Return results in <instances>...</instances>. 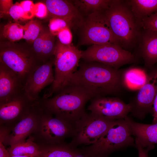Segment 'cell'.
Masks as SVG:
<instances>
[{
  "instance_id": "cell-15",
  "label": "cell",
  "mask_w": 157,
  "mask_h": 157,
  "mask_svg": "<svg viewBox=\"0 0 157 157\" xmlns=\"http://www.w3.org/2000/svg\"><path fill=\"white\" fill-rule=\"evenodd\" d=\"M35 101L29 100L23 92L0 103V125L12 130L28 114Z\"/></svg>"
},
{
  "instance_id": "cell-33",
  "label": "cell",
  "mask_w": 157,
  "mask_h": 157,
  "mask_svg": "<svg viewBox=\"0 0 157 157\" xmlns=\"http://www.w3.org/2000/svg\"><path fill=\"white\" fill-rule=\"evenodd\" d=\"M7 135V133L5 131H0V157H10L3 143Z\"/></svg>"
},
{
  "instance_id": "cell-20",
  "label": "cell",
  "mask_w": 157,
  "mask_h": 157,
  "mask_svg": "<svg viewBox=\"0 0 157 157\" xmlns=\"http://www.w3.org/2000/svg\"><path fill=\"white\" fill-rule=\"evenodd\" d=\"M38 157H83L79 149L66 143L60 144L39 145Z\"/></svg>"
},
{
  "instance_id": "cell-25",
  "label": "cell",
  "mask_w": 157,
  "mask_h": 157,
  "mask_svg": "<svg viewBox=\"0 0 157 157\" xmlns=\"http://www.w3.org/2000/svg\"><path fill=\"white\" fill-rule=\"evenodd\" d=\"M3 36L12 42L23 39L24 35L23 25L17 23H8L3 27Z\"/></svg>"
},
{
  "instance_id": "cell-8",
  "label": "cell",
  "mask_w": 157,
  "mask_h": 157,
  "mask_svg": "<svg viewBox=\"0 0 157 157\" xmlns=\"http://www.w3.org/2000/svg\"><path fill=\"white\" fill-rule=\"evenodd\" d=\"M103 13H91L83 19L79 25L81 27V44H116L120 45L112 32Z\"/></svg>"
},
{
  "instance_id": "cell-19",
  "label": "cell",
  "mask_w": 157,
  "mask_h": 157,
  "mask_svg": "<svg viewBox=\"0 0 157 157\" xmlns=\"http://www.w3.org/2000/svg\"><path fill=\"white\" fill-rule=\"evenodd\" d=\"M140 41L141 55L145 65L151 67L157 63V32L144 30Z\"/></svg>"
},
{
  "instance_id": "cell-24",
  "label": "cell",
  "mask_w": 157,
  "mask_h": 157,
  "mask_svg": "<svg viewBox=\"0 0 157 157\" xmlns=\"http://www.w3.org/2000/svg\"><path fill=\"white\" fill-rule=\"evenodd\" d=\"M147 74L142 70L130 68L124 70V79L126 87L139 89L145 83Z\"/></svg>"
},
{
  "instance_id": "cell-31",
  "label": "cell",
  "mask_w": 157,
  "mask_h": 157,
  "mask_svg": "<svg viewBox=\"0 0 157 157\" xmlns=\"http://www.w3.org/2000/svg\"><path fill=\"white\" fill-rule=\"evenodd\" d=\"M20 4L28 19H32L35 16V4L32 1L24 0L20 2Z\"/></svg>"
},
{
  "instance_id": "cell-36",
  "label": "cell",
  "mask_w": 157,
  "mask_h": 157,
  "mask_svg": "<svg viewBox=\"0 0 157 157\" xmlns=\"http://www.w3.org/2000/svg\"><path fill=\"white\" fill-rule=\"evenodd\" d=\"M153 123L157 122V92L155 96L153 105Z\"/></svg>"
},
{
  "instance_id": "cell-27",
  "label": "cell",
  "mask_w": 157,
  "mask_h": 157,
  "mask_svg": "<svg viewBox=\"0 0 157 157\" xmlns=\"http://www.w3.org/2000/svg\"><path fill=\"white\" fill-rule=\"evenodd\" d=\"M72 25L65 20L58 18H53L49 21V26L50 32L54 36L57 35L63 29Z\"/></svg>"
},
{
  "instance_id": "cell-34",
  "label": "cell",
  "mask_w": 157,
  "mask_h": 157,
  "mask_svg": "<svg viewBox=\"0 0 157 157\" xmlns=\"http://www.w3.org/2000/svg\"><path fill=\"white\" fill-rule=\"evenodd\" d=\"M135 147L138 150V157H149L148 152L149 151L153 149V148L151 147H144L136 138L135 139Z\"/></svg>"
},
{
  "instance_id": "cell-14",
  "label": "cell",
  "mask_w": 157,
  "mask_h": 157,
  "mask_svg": "<svg viewBox=\"0 0 157 157\" xmlns=\"http://www.w3.org/2000/svg\"><path fill=\"white\" fill-rule=\"evenodd\" d=\"M88 109L91 113L111 120L124 119L131 110L129 104L119 98L106 96L92 99Z\"/></svg>"
},
{
  "instance_id": "cell-13",
  "label": "cell",
  "mask_w": 157,
  "mask_h": 157,
  "mask_svg": "<svg viewBox=\"0 0 157 157\" xmlns=\"http://www.w3.org/2000/svg\"><path fill=\"white\" fill-rule=\"evenodd\" d=\"M53 59L38 65L28 76L23 90L27 97L33 101L39 100V95L45 87L51 85L54 79L53 68Z\"/></svg>"
},
{
  "instance_id": "cell-10",
  "label": "cell",
  "mask_w": 157,
  "mask_h": 157,
  "mask_svg": "<svg viewBox=\"0 0 157 157\" xmlns=\"http://www.w3.org/2000/svg\"><path fill=\"white\" fill-rule=\"evenodd\" d=\"M35 55L30 51L16 49L2 50L0 63L14 72L24 85L28 76L38 65Z\"/></svg>"
},
{
  "instance_id": "cell-12",
  "label": "cell",
  "mask_w": 157,
  "mask_h": 157,
  "mask_svg": "<svg viewBox=\"0 0 157 157\" xmlns=\"http://www.w3.org/2000/svg\"><path fill=\"white\" fill-rule=\"evenodd\" d=\"M40 99L35 101L28 114L14 127L3 142L5 146L23 142L36 131L44 110Z\"/></svg>"
},
{
  "instance_id": "cell-16",
  "label": "cell",
  "mask_w": 157,
  "mask_h": 157,
  "mask_svg": "<svg viewBox=\"0 0 157 157\" xmlns=\"http://www.w3.org/2000/svg\"><path fill=\"white\" fill-rule=\"evenodd\" d=\"M23 85L13 71L0 63V103L23 92Z\"/></svg>"
},
{
  "instance_id": "cell-32",
  "label": "cell",
  "mask_w": 157,
  "mask_h": 157,
  "mask_svg": "<svg viewBox=\"0 0 157 157\" xmlns=\"http://www.w3.org/2000/svg\"><path fill=\"white\" fill-rule=\"evenodd\" d=\"M49 13L47 7L45 3L39 2L35 4V16L40 18H43Z\"/></svg>"
},
{
  "instance_id": "cell-37",
  "label": "cell",
  "mask_w": 157,
  "mask_h": 157,
  "mask_svg": "<svg viewBox=\"0 0 157 157\" xmlns=\"http://www.w3.org/2000/svg\"><path fill=\"white\" fill-rule=\"evenodd\" d=\"M10 157H36L35 156L29 155H16V156H10Z\"/></svg>"
},
{
  "instance_id": "cell-23",
  "label": "cell",
  "mask_w": 157,
  "mask_h": 157,
  "mask_svg": "<svg viewBox=\"0 0 157 157\" xmlns=\"http://www.w3.org/2000/svg\"><path fill=\"white\" fill-rule=\"evenodd\" d=\"M113 0H78L73 1V4L79 11L85 13L103 12L108 9Z\"/></svg>"
},
{
  "instance_id": "cell-1",
  "label": "cell",
  "mask_w": 157,
  "mask_h": 157,
  "mask_svg": "<svg viewBox=\"0 0 157 157\" xmlns=\"http://www.w3.org/2000/svg\"><path fill=\"white\" fill-rule=\"evenodd\" d=\"M124 70L96 62L83 63L71 76L68 85L79 86L93 98L116 95L126 87Z\"/></svg>"
},
{
  "instance_id": "cell-29",
  "label": "cell",
  "mask_w": 157,
  "mask_h": 157,
  "mask_svg": "<svg viewBox=\"0 0 157 157\" xmlns=\"http://www.w3.org/2000/svg\"><path fill=\"white\" fill-rule=\"evenodd\" d=\"M141 28L157 32V11L139 23Z\"/></svg>"
},
{
  "instance_id": "cell-3",
  "label": "cell",
  "mask_w": 157,
  "mask_h": 157,
  "mask_svg": "<svg viewBox=\"0 0 157 157\" xmlns=\"http://www.w3.org/2000/svg\"><path fill=\"white\" fill-rule=\"evenodd\" d=\"M103 13L112 32L122 48L128 50L139 42L141 27L126 1L113 0Z\"/></svg>"
},
{
  "instance_id": "cell-35",
  "label": "cell",
  "mask_w": 157,
  "mask_h": 157,
  "mask_svg": "<svg viewBox=\"0 0 157 157\" xmlns=\"http://www.w3.org/2000/svg\"><path fill=\"white\" fill-rule=\"evenodd\" d=\"M13 4L12 0H0V15L8 14L11 7Z\"/></svg>"
},
{
  "instance_id": "cell-22",
  "label": "cell",
  "mask_w": 157,
  "mask_h": 157,
  "mask_svg": "<svg viewBox=\"0 0 157 157\" xmlns=\"http://www.w3.org/2000/svg\"><path fill=\"white\" fill-rule=\"evenodd\" d=\"M7 150L10 156L29 155L38 157L40 153L39 146L30 136L25 141L10 146Z\"/></svg>"
},
{
  "instance_id": "cell-18",
  "label": "cell",
  "mask_w": 157,
  "mask_h": 157,
  "mask_svg": "<svg viewBox=\"0 0 157 157\" xmlns=\"http://www.w3.org/2000/svg\"><path fill=\"white\" fill-rule=\"evenodd\" d=\"M124 119L132 135L138 140L142 146L144 148H154V144H157V122L151 124L140 123L128 116Z\"/></svg>"
},
{
  "instance_id": "cell-7",
  "label": "cell",
  "mask_w": 157,
  "mask_h": 157,
  "mask_svg": "<svg viewBox=\"0 0 157 157\" xmlns=\"http://www.w3.org/2000/svg\"><path fill=\"white\" fill-rule=\"evenodd\" d=\"M82 58L86 62L100 63L117 69L136 60L134 54L116 44L92 45L82 51Z\"/></svg>"
},
{
  "instance_id": "cell-28",
  "label": "cell",
  "mask_w": 157,
  "mask_h": 157,
  "mask_svg": "<svg viewBox=\"0 0 157 157\" xmlns=\"http://www.w3.org/2000/svg\"><path fill=\"white\" fill-rule=\"evenodd\" d=\"M8 14L15 21L28 19L19 2H17L13 5L10 9Z\"/></svg>"
},
{
  "instance_id": "cell-30",
  "label": "cell",
  "mask_w": 157,
  "mask_h": 157,
  "mask_svg": "<svg viewBox=\"0 0 157 157\" xmlns=\"http://www.w3.org/2000/svg\"><path fill=\"white\" fill-rule=\"evenodd\" d=\"M59 42L65 45L71 44L72 40V35L69 27L62 29L57 35Z\"/></svg>"
},
{
  "instance_id": "cell-26",
  "label": "cell",
  "mask_w": 157,
  "mask_h": 157,
  "mask_svg": "<svg viewBox=\"0 0 157 157\" xmlns=\"http://www.w3.org/2000/svg\"><path fill=\"white\" fill-rule=\"evenodd\" d=\"M23 26V39L30 42H33L42 31V24L36 20L30 21Z\"/></svg>"
},
{
  "instance_id": "cell-21",
  "label": "cell",
  "mask_w": 157,
  "mask_h": 157,
  "mask_svg": "<svg viewBox=\"0 0 157 157\" xmlns=\"http://www.w3.org/2000/svg\"><path fill=\"white\" fill-rule=\"evenodd\" d=\"M126 2L138 24L157 11V0H131Z\"/></svg>"
},
{
  "instance_id": "cell-17",
  "label": "cell",
  "mask_w": 157,
  "mask_h": 157,
  "mask_svg": "<svg viewBox=\"0 0 157 157\" xmlns=\"http://www.w3.org/2000/svg\"><path fill=\"white\" fill-rule=\"evenodd\" d=\"M45 4L52 18L63 19L72 26L78 20L81 22L83 19L79 11L69 1L63 0H47Z\"/></svg>"
},
{
  "instance_id": "cell-2",
  "label": "cell",
  "mask_w": 157,
  "mask_h": 157,
  "mask_svg": "<svg viewBox=\"0 0 157 157\" xmlns=\"http://www.w3.org/2000/svg\"><path fill=\"white\" fill-rule=\"evenodd\" d=\"M92 98L84 88L70 84L51 97L41 98L40 102L46 112L68 123L74 129L76 123L86 114V103Z\"/></svg>"
},
{
  "instance_id": "cell-11",
  "label": "cell",
  "mask_w": 157,
  "mask_h": 157,
  "mask_svg": "<svg viewBox=\"0 0 157 157\" xmlns=\"http://www.w3.org/2000/svg\"><path fill=\"white\" fill-rule=\"evenodd\" d=\"M157 92V70L147 74L146 81L129 103L131 115L139 119H143L152 111L153 102Z\"/></svg>"
},
{
  "instance_id": "cell-38",
  "label": "cell",
  "mask_w": 157,
  "mask_h": 157,
  "mask_svg": "<svg viewBox=\"0 0 157 157\" xmlns=\"http://www.w3.org/2000/svg\"></svg>"
},
{
  "instance_id": "cell-6",
  "label": "cell",
  "mask_w": 157,
  "mask_h": 157,
  "mask_svg": "<svg viewBox=\"0 0 157 157\" xmlns=\"http://www.w3.org/2000/svg\"><path fill=\"white\" fill-rule=\"evenodd\" d=\"M74 132L70 124L44 109L37 129L31 135L39 145H53L65 143V140L72 138Z\"/></svg>"
},
{
  "instance_id": "cell-4",
  "label": "cell",
  "mask_w": 157,
  "mask_h": 157,
  "mask_svg": "<svg viewBox=\"0 0 157 157\" xmlns=\"http://www.w3.org/2000/svg\"><path fill=\"white\" fill-rule=\"evenodd\" d=\"M132 135L124 118L116 120L96 142L79 150L84 157H107L114 151L135 146Z\"/></svg>"
},
{
  "instance_id": "cell-9",
  "label": "cell",
  "mask_w": 157,
  "mask_h": 157,
  "mask_svg": "<svg viewBox=\"0 0 157 157\" xmlns=\"http://www.w3.org/2000/svg\"><path fill=\"white\" fill-rule=\"evenodd\" d=\"M115 120L107 119L91 113H86L75 125L74 135L69 144L76 148L79 145L94 144Z\"/></svg>"
},
{
  "instance_id": "cell-5",
  "label": "cell",
  "mask_w": 157,
  "mask_h": 157,
  "mask_svg": "<svg viewBox=\"0 0 157 157\" xmlns=\"http://www.w3.org/2000/svg\"><path fill=\"white\" fill-rule=\"evenodd\" d=\"M53 56L54 81L45 90L43 99L51 97L68 85L71 76L79 66L82 51L71 44L65 45L58 42L55 46Z\"/></svg>"
}]
</instances>
